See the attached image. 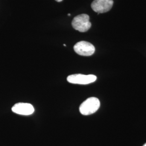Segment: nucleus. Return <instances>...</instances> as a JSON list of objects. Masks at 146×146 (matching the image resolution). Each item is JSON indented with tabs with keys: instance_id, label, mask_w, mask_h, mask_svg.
<instances>
[{
	"instance_id": "1",
	"label": "nucleus",
	"mask_w": 146,
	"mask_h": 146,
	"mask_svg": "<svg viewBox=\"0 0 146 146\" xmlns=\"http://www.w3.org/2000/svg\"><path fill=\"white\" fill-rule=\"evenodd\" d=\"M100 106L99 100L95 97L85 100L80 106V112L84 115H89L95 113Z\"/></svg>"
},
{
	"instance_id": "2",
	"label": "nucleus",
	"mask_w": 146,
	"mask_h": 146,
	"mask_svg": "<svg viewBox=\"0 0 146 146\" xmlns=\"http://www.w3.org/2000/svg\"><path fill=\"white\" fill-rule=\"evenodd\" d=\"M72 25L75 30L80 32L87 31L92 26V24L89 21V16L85 14L75 17Z\"/></svg>"
},
{
	"instance_id": "3",
	"label": "nucleus",
	"mask_w": 146,
	"mask_h": 146,
	"mask_svg": "<svg viewBox=\"0 0 146 146\" xmlns=\"http://www.w3.org/2000/svg\"><path fill=\"white\" fill-rule=\"evenodd\" d=\"M97 77L94 75H84L81 74H73L68 76L67 81L69 83L78 84H88L95 82Z\"/></svg>"
},
{
	"instance_id": "4",
	"label": "nucleus",
	"mask_w": 146,
	"mask_h": 146,
	"mask_svg": "<svg viewBox=\"0 0 146 146\" xmlns=\"http://www.w3.org/2000/svg\"><path fill=\"white\" fill-rule=\"evenodd\" d=\"M74 49L78 54L84 56L92 55L95 50L94 46L92 43L86 41L78 42L75 44Z\"/></svg>"
},
{
	"instance_id": "5",
	"label": "nucleus",
	"mask_w": 146,
	"mask_h": 146,
	"mask_svg": "<svg viewBox=\"0 0 146 146\" xmlns=\"http://www.w3.org/2000/svg\"><path fill=\"white\" fill-rule=\"evenodd\" d=\"M113 0H94L92 3L91 7L94 11L99 14L110 11L113 5Z\"/></svg>"
},
{
	"instance_id": "6",
	"label": "nucleus",
	"mask_w": 146,
	"mask_h": 146,
	"mask_svg": "<svg viewBox=\"0 0 146 146\" xmlns=\"http://www.w3.org/2000/svg\"><path fill=\"white\" fill-rule=\"evenodd\" d=\"M12 111L16 114L22 115H29L34 112V108L30 104L17 103L12 107Z\"/></svg>"
},
{
	"instance_id": "7",
	"label": "nucleus",
	"mask_w": 146,
	"mask_h": 146,
	"mask_svg": "<svg viewBox=\"0 0 146 146\" xmlns=\"http://www.w3.org/2000/svg\"><path fill=\"white\" fill-rule=\"evenodd\" d=\"M55 1H56L57 2H61V1H62L63 0H55Z\"/></svg>"
},
{
	"instance_id": "8",
	"label": "nucleus",
	"mask_w": 146,
	"mask_h": 146,
	"mask_svg": "<svg viewBox=\"0 0 146 146\" xmlns=\"http://www.w3.org/2000/svg\"><path fill=\"white\" fill-rule=\"evenodd\" d=\"M143 146H146V143H145V145H143Z\"/></svg>"
},
{
	"instance_id": "9",
	"label": "nucleus",
	"mask_w": 146,
	"mask_h": 146,
	"mask_svg": "<svg viewBox=\"0 0 146 146\" xmlns=\"http://www.w3.org/2000/svg\"><path fill=\"white\" fill-rule=\"evenodd\" d=\"M63 46H66V45L65 44H63Z\"/></svg>"
},
{
	"instance_id": "10",
	"label": "nucleus",
	"mask_w": 146,
	"mask_h": 146,
	"mask_svg": "<svg viewBox=\"0 0 146 146\" xmlns=\"http://www.w3.org/2000/svg\"><path fill=\"white\" fill-rule=\"evenodd\" d=\"M68 16H70V14H68Z\"/></svg>"
}]
</instances>
